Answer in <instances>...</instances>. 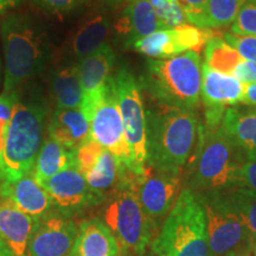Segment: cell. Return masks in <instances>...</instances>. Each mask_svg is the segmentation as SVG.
Segmentation results:
<instances>
[{"instance_id": "cell-34", "label": "cell", "mask_w": 256, "mask_h": 256, "mask_svg": "<svg viewBox=\"0 0 256 256\" xmlns=\"http://www.w3.org/2000/svg\"><path fill=\"white\" fill-rule=\"evenodd\" d=\"M185 18L191 25L204 28V14L208 0H178Z\"/></svg>"}, {"instance_id": "cell-7", "label": "cell", "mask_w": 256, "mask_h": 256, "mask_svg": "<svg viewBox=\"0 0 256 256\" xmlns=\"http://www.w3.org/2000/svg\"><path fill=\"white\" fill-rule=\"evenodd\" d=\"M136 178V174L119 166V179L104 211V222L126 256L144 255L152 235L151 224L138 196Z\"/></svg>"}, {"instance_id": "cell-35", "label": "cell", "mask_w": 256, "mask_h": 256, "mask_svg": "<svg viewBox=\"0 0 256 256\" xmlns=\"http://www.w3.org/2000/svg\"><path fill=\"white\" fill-rule=\"evenodd\" d=\"M236 188L256 191V159H248L240 168Z\"/></svg>"}, {"instance_id": "cell-10", "label": "cell", "mask_w": 256, "mask_h": 256, "mask_svg": "<svg viewBox=\"0 0 256 256\" xmlns=\"http://www.w3.org/2000/svg\"><path fill=\"white\" fill-rule=\"evenodd\" d=\"M94 142L110 151L120 166L130 168V154L121 118L115 78L112 76L95 104L90 116V136Z\"/></svg>"}, {"instance_id": "cell-18", "label": "cell", "mask_w": 256, "mask_h": 256, "mask_svg": "<svg viewBox=\"0 0 256 256\" xmlns=\"http://www.w3.org/2000/svg\"><path fill=\"white\" fill-rule=\"evenodd\" d=\"M114 30L124 46H133L136 40L165 28L150 0H130L115 23Z\"/></svg>"}, {"instance_id": "cell-32", "label": "cell", "mask_w": 256, "mask_h": 256, "mask_svg": "<svg viewBox=\"0 0 256 256\" xmlns=\"http://www.w3.org/2000/svg\"><path fill=\"white\" fill-rule=\"evenodd\" d=\"M32 2L38 8L51 14L64 16L83 8L92 0H32Z\"/></svg>"}, {"instance_id": "cell-17", "label": "cell", "mask_w": 256, "mask_h": 256, "mask_svg": "<svg viewBox=\"0 0 256 256\" xmlns=\"http://www.w3.org/2000/svg\"><path fill=\"white\" fill-rule=\"evenodd\" d=\"M115 60L116 57L113 48L104 43L90 55L78 60L80 78L84 94L82 110L88 114L89 118L92 116V110L101 98L106 84L113 76L110 74Z\"/></svg>"}, {"instance_id": "cell-27", "label": "cell", "mask_w": 256, "mask_h": 256, "mask_svg": "<svg viewBox=\"0 0 256 256\" xmlns=\"http://www.w3.org/2000/svg\"><path fill=\"white\" fill-rule=\"evenodd\" d=\"M204 54H206V62H204L206 66L215 72L226 75H232L238 64L244 60L238 50L218 37L208 42Z\"/></svg>"}, {"instance_id": "cell-12", "label": "cell", "mask_w": 256, "mask_h": 256, "mask_svg": "<svg viewBox=\"0 0 256 256\" xmlns=\"http://www.w3.org/2000/svg\"><path fill=\"white\" fill-rule=\"evenodd\" d=\"M40 185L46 188L56 211L68 217L101 203L104 198V194L89 186L75 164Z\"/></svg>"}, {"instance_id": "cell-19", "label": "cell", "mask_w": 256, "mask_h": 256, "mask_svg": "<svg viewBox=\"0 0 256 256\" xmlns=\"http://www.w3.org/2000/svg\"><path fill=\"white\" fill-rule=\"evenodd\" d=\"M0 194L36 220L46 216L54 208L46 188L38 183L32 171L14 182H2Z\"/></svg>"}, {"instance_id": "cell-23", "label": "cell", "mask_w": 256, "mask_h": 256, "mask_svg": "<svg viewBox=\"0 0 256 256\" xmlns=\"http://www.w3.org/2000/svg\"><path fill=\"white\" fill-rule=\"evenodd\" d=\"M110 28V19L104 8H92L81 19L72 40V52L82 60L104 44Z\"/></svg>"}, {"instance_id": "cell-26", "label": "cell", "mask_w": 256, "mask_h": 256, "mask_svg": "<svg viewBox=\"0 0 256 256\" xmlns=\"http://www.w3.org/2000/svg\"><path fill=\"white\" fill-rule=\"evenodd\" d=\"M74 164H75V151H70L66 147L48 136L44 139L43 145L38 152L32 174L40 184Z\"/></svg>"}, {"instance_id": "cell-45", "label": "cell", "mask_w": 256, "mask_h": 256, "mask_svg": "<svg viewBox=\"0 0 256 256\" xmlns=\"http://www.w3.org/2000/svg\"><path fill=\"white\" fill-rule=\"evenodd\" d=\"M252 249H254V255L256 256V241H255L254 243H252Z\"/></svg>"}, {"instance_id": "cell-5", "label": "cell", "mask_w": 256, "mask_h": 256, "mask_svg": "<svg viewBox=\"0 0 256 256\" xmlns=\"http://www.w3.org/2000/svg\"><path fill=\"white\" fill-rule=\"evenodd\" d=\"M194 148L188 168L191 190L209 192L236 188L240 168L247 158L222 127L200 124Z\"/></svg>"}, {"instance_id": "cell-4", "label": "cell", "mask_w": 256, "mask_h": 256, "mask_svg": "<svg viewBox=\"0 0 256 256\" xmlns=\"http://www.w3.org/2000/svg\"><path fill=\"white\" fill-rule=\"evenodd\" d=\"M200 66V56L194 51L165 60L148 58L140 76V88L156 104L194 110L202 89Z\"/></svg>"}, {"instance_id": "cell-20", "label": "cell", "mask_w": 256, "mask_h": 256, "mask_svg": "<svg viewBox=\"0 0 256 256\" xmlns=\"http://www.w3.org/2000/svg\"><path fill=\"white\" fill-rule=\"evenodd\" d=\"M37 220L22 211L8 198L0 194V238L14 256H28V241Z\"/></svg>"}, {"instance_id": "cell-1", "label": "cell", "mask_w": 256, "mask_h": 256, "mask_svg": "<svg viewBox=\"0 0 256 256\" xmlns=\"http://www.w3.org/2000/svg\"><path fill=\"white\" fill-rule=\"evenodd\" d=\"M49 113V101L34 81L17 89L6 133L4 182H14L32 171L46 139Z\"/></svg>"}, {"instance_id": "cell-30", "label": "cell", "mask_w": 256, "mask_h": 256, "mask_svg": "<svg viewBox=\"0 0 256 256\" xmlns=\"http://www.w3.org/2000/svg\"><path fill=\"white\" fill-rule=\"evenodd\" d=\"M156 16L165 28H174L186 24V18L178 0H150Z\"/></svg>"}, {"instance_id": "cell-38", "label": "cell", "mask_w": 256, "mask_h": 256, "mask_svg": "<svg viewBox=\"0 0 256 256\" xmlns=\"http://www.w3.org/2000/svg\"><path fill=\"white\" fill-rule=\"evenodd\" d=\"M10 121H0V182H4V152Z\"/></svg>"}, {"instance_id": "cell-44", "label": "cell", "mask_w": 256, "mask_h": 256, "mask_svg": "<svg viewBox=\"0 0 256 256\" xmlns=\"http://www.w3.org/2000/svg\"><path fill=\"white\" fill-rule=\"evenodd\" d=\"M128 2H130V0H104V2H106V4L110 6H120L127 4Z\"/></svg>"}, {"instance_id": "cell-14", "label": "cell", "mask_w": 256, "mask_h": 256, "mask_svg": "<svg viewBox=\"0 0 256 256\" xmlns=\"http://www.w3.org/2000/svg\"><path fill=\"white\" fill-rule=\"evenodd\" d=\"M78 228L70 217L51 210L37 220L28 241V256H70Z\"/></svg>"}, {"instance_id": "cell-13", "label": "cell", "mask_w": 256, "mask_h": 256, "mask_svg": "<svg viewBox=\"0 0 256 256\" xmlns=\"http://www.w3.org/2000/svg\"><path fill=\"white\" fill-rule=\"evenodd\" d=\"M138 196L151 228L159 223L174 208L180 190V174L158 172L146 168L145 174L136 178Z\"/></svg>"}, {"instance_id": "cell-33", "label": "cell", "mask_w": 256, "mask_h": 256, "mask_svg": "<svg viewBox=\"0 0 256 256\" xmlns=\"http://www.w3.org/2000/svg\"><path fill=\"white\" fill-rule=\"evenodd\" d=\"M224 40L238 51L246 60L256 63V36H238V34L226 32Z\"/></svg>"}, {"instance_id": "cell-24", "label": "cell", "mask_w": 256, "mask_h": 256, "mask_svg": "<svg viewBox=\"0 0 256 256\" xmlns=\"http://www.w3.org/2000/svg\"><path fill=\"white\" fill-rule=\"evenodd\" d=\"M223 132L244 153L246 158L256 159V108L232 107L224 114Z\"/></svg>"}, {"instance_id": "cell-15", "label": "cell", "mask_w": 256, "mask_h": 256, "mask_svg": "<svg viewBox=\"0 0 256 256\" xmlns=\"http://www.w3.org/2000/svg\"><path fill=\"white\" fill-rule=\"evenodd\" d=\"M244 88L246 84L235 76L215 72L203 64L200 96L206 107V126H220L229 106L241 102Z\"/></svg>"}, {"instance_id": "cell-3", "label": "cell", "mask_w": 256, "mask_h": 256, "mask_svg": "<svg viewBox=\"0 0 256 256\" xmlns=\"http://www.w3.org/2000/svg\"><path fill=\"white\" fill-rule=\"evenodd\" d=\"M4 81L2 92H12L43 72L51 57L48 32L25 14H8L0 23Z\"/></svg>"}, {"instance_id": "cell-25", "label": "cell", "mask_w": 256, "mask_h": 256, "mask_svg": "<svg viewBox=\"0 0 256 256\" xmlns=\"http://www.w3.org/2000/svg\"><path fill=\"white\" fill-rule=\"evenodd\" d=\"M50 98L56 110L82 108L84 94L78 63L62 64L54 70L50 78Z\"/></svg>"}, {"instance_id": "cell-41", "label": "cell", "mask_w": 256, "mask_h": 256, "mask_svg": "<svg viewBox=\"0 0 256 256\" xmlns=\"http://www.w3.org/2000/svg\"><path fill=\"white\" fill-rule=\"evenodd\" d=\"M223 256H249V250L247 249V244L232 249V250L226 252V254H224Z\"/></svg>"}, {"instance_id": "cell-31", "label": "cell", "mask_w": 256, "mask_h": 256, "mask_svg": "<svg viewBox=\"0 0 256 256\" xmlns=\"http://www.w3.org/2000/svg\"><path fill=\"white\" fill-rule=\"evenodd\" d=\"M230 34L238 36H256V0H246L232 24Z\"/></svg>"}, {"instance_id": "cell-8", "label": "cell", "mask_w": 256, "mask_h": 256, "mask_svg": "<svg viewBox=\"0 0 256 256\" xmlns=\"http://www.w3.org/2000/svg\"><path fill=\"white\" fill-rule=\"evenodd\" d=\"M114 78L130 154V171L136 176H142L145 174L147 168V148L146 113L140 84L126 66H121Z\"/></svg>"}, {"instance_id": "cell-43", "label": "cell", "mask_w": 256, "mask_h": 256, "mask_svg": "<svg viewBox=\"0 0 256 256\" xmlns=\"http://www.w3.org/2000/svg\"><path fill=\"white\" fill-rule=\"evenodd\" d=\"M4 81V55H2V37H0V86Z\"/></svg>"}, {"instance_id": "cell-11", "label": "cell", "mask_w": 256, "mask_h": 256, "mask_svg": "<svg viewBox=\"0 0 256 256\" xmlns=\"http://www.w3.org/2000/svg\"><path fill=\"white\" fill-rule=\"evenodd\" d=\"M215 38V31L184 24L174 28L159 30L136 40L134 50L151 60H165L188 51H198Z\"/></svg>"}, {"instance_id": "cell-37", "label": "cell", "mask_w": 256, "mask_h": 256, "mask_svg": "<svg viewBox=\"0 0 256 256\" xmlns=\"http://www.w3.org/2000/svg\"><path fill=\"white\" fill-rule=\"evenodd\" d=\"M17 100V90L0 94V121H10Z\"/></svg>"}, {"instance_id": "cell-42", "label": "cell", "mask_w": 256, "mask_h": 256, "mask_svg": "<svg viewBox=\"0 0 256 256\" xmlns=\"http://www.w3.org/2000/svg\"><path fill=\"white\" fill-rule=\"evenodd\" d=\"M0 256H14L6 242L0 238Z\"/></svg>"}, {"instance_id": "cell-36", "label": "cell", "mask_w": 256, "mask_h": 256, "mask_svg": "<svg viewBox=\"0 0 256 256\" xmlns=\"http://www.w3.org/2000/svg\"><path fill=\"white\" fill-rule=\"evenodd\" d=\"M232 76L246 86L256 83V63L243 60L232 72Z\"/></svg>"}, {"instance_id": "cell-6", "label": "cell", "mask_w": 256, "mask_h": 256, "mask_svg": "<svg viewBox=\"0 0 256 256\" xmlns=\"http://www.w3.org/2000/svg\"><path fill=\"white\" fill-rule=\"evenodd\" d=\"M156 256H211L200 194L191 188L179 194L153 243Z\"/></svg>"}, {"instance_id": "cell-9", "label": "cell", "mask_w": 256, "mask_h": 256, "mask_svg": "<svg viewBox=\"0 0 256 256\" xmlns=\"http://www.w3.org/2000/svg\"><path fill=\"white\" fill-rule=\"evenodd\" d=\"M200 194L206 211L211 256H223L250 241L249 232L242 217L230 206L222 190Z\"/></svg>"}, {"instance_id": "cell-22", "label": "cell", "mask_w": 256, "mask_h": 256, "mask_svg": "<svg viewBox=\"0 0 256 256\" xmlns=\"http://www.w3.org/2000/svg\"><path fill=\"white\" fill-rule=\"evenodd\" d=\"M119 244L113 232L98 218L80 223L70 256H119Z\"/></svg>"}, {"instance_id": "cell-2", "label": "cell", "mask_w": 256, "mask_h": 256, "mask_svg": "<svg viewBox=\"0 0 256 256\" xmlns=\"http://www.w3.org/2000/svg\"><path fill=\"white\" fill-rule=\"evenodd\" d=\"M145 113L147 168L180 174L198 140L196 112L156 104L145 108Z\"/></svg>"}, {"instance_id": "cell-40", "label": "cell", "mask_w": 256, "mask_h": 256, "mask_svg": "<svg viewBox=\"0 0 256 256\" xmlns=\"http://www.w3.org/2000/svg\"><path fill=\"white\" fill-rule=\"evenodd\" d=\"M23 0H0V14L11 11L22 4Z\"/></svg>"}, {"instance_id": "cell-16", "label": "cell", "mask_w": 256, "mask_h": 256, "mask_svg": "<svg viewBox=\"0 0 256 256\" xmlns=\"http://www.w3.org/2000/svg\"><path fill=\"white\" fill-rule=\"evenodd\" d=\"M75 165L89 186L102 194L119 179L118 159L90 136L75 151Z\"/></svg>"}, {"instance_id": "cell-21", "label": "cell", "mask_w": 256, "mask_h": 256, "mask_svg": "<svg viewBox=\"0 0 256 256\" xmlns=\"http://www.w3.org/2000/svg\"><path fill=\"white\" fill-rule=\"evenodd\" d=\"M48 136L76 151L90 136V118L82 108L54 110L48 121Z\"/></svg>"}, {"instance_id": "cell-28", "label": "cell", "mask_w": 256, "mask_h": 256, "mask_svg": "<svg viewBox=\"0 0 256 256\" xmlns=\"http://www.w3.org/2000/svg\"><path fill=\"white\" fill-rule=\"evenodd\" d=\"M224 197L247 226L252 244L256 241V191L244 188L222 190Z\"/></svg>"}, {"instance_id": "cell-29", "label": "cell", "mask_w": 256, "mask_h": 256, "mask_svg": "<svg viewBox=\"0 0 256 256\" xmlns=\"http://www.w3.org/2000/svg\"><path fill=\"white\" fill-rule=\"evenodd\" d=\"M246 0H208L204 28H220L232 25Z\"/></svg>"}, {"instance_id": "cell-39", "label": "cell", "mask_w": 256, "mask_h": 256, "mask_svg": "<svg viewBox=\"0 0 256 256\" xmlns=\"http://www.w3.org/2000/svg\"><path fill=\"white\" fill-rule=\"evenodd\" d=\"M240 104L256 108V83L246 86L244 92H243V96Z\"/></svg>"}]
</instances>
